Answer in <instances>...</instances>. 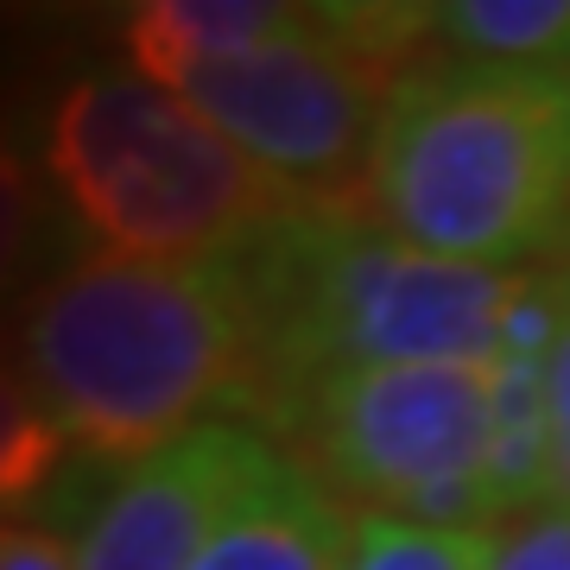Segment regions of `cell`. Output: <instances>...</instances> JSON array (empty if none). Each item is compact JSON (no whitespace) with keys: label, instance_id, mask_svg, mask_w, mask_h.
<instances>
[{"label":"cell","instance_id":"obj_1","mask_svg":"<svg viewBox=\"0 0 570 570\" xmlns=\"http://www.w3.org/2000/svg\"><path fill=\"white\" fill-rule=\"evenodd\" d=\"M7 355L70 456L127 469L204 425H247L254 311L223 261L77 254L45 273L7 324Z\"/></svg>","mask_w":570,"mask_h":570},{"label":"cell","instance_id":"obj_11","mask_svg":"<svg viewBox=\"0 0 570 570\" xmlns=\"http://www.w3.org/2000/svg\"><path fill=\"white\" fill-rule=\"evenodd\" d=\"M70 444L39 406V393L26 387L20 362L0 343V520H32L39 501L63 482Z\"/></svg>","mask_w":570,"mask_h":570},{"label":"cell","instance_id":"obj_3","mask_svg":"<svg viewBox=\"0 0 570 570\" xmlns=\"http://www.w3.org/2000/svg\"><path fill=\"white\" fill-rule=\"evenodd\" d=\"M362 204L438 261L527 273L570 254V77L425 51L393 82Z\"/></svg>","mask_w":570,"mask_h":570},{"label":"cell","instance_id":"obj_15","mask_svg":"<svg viewBox=\"0 0 570 570\" xmlns=\"http://www.w3.org/2000/svg\"><path fill=\"white\" fill-rule=\"evenodd\" d=\"M546 508H570V305L546 362Z\"/></svg>","mask_w":570,"mask_h":570},{"label":"cell","instance_id":"obj_6","mask_svg":"<svg viewBox=\"0 0 570 570\" xmlns=\"http://www.w3.org/2000/svg\"><path fill=\"white\" fill-rule=\"evenodd\" d=\"M261 438L348 513L501 532L489 489V367H343L292 393Z\"/></svg>","mask_w":570,"mask_h":570},{"label":"cell","instance_id":"obj_14","mask_svg":"<svg viewBox=\"0 0 570 570\" xmlns=\"http://www.w3.org/2000/svg\"><path fill=\"white\" fill-rule=\"evenodd\" d=\"M489 570H570V508L508 520L489 539Z\"/></svg>","mask_w":570,"mask_h":570},{"label":"cell","instance_id":"obj_13","mask_svg":"<svg viewBox=\"0 0 570 570\" xmlns=\"http://www.w3.org/2000/svg\"><path fill=\"white\" fill-rule=\"evenodd\" d=\"M489 539L494 532H431L355 513L348 570H489Z\"/></svg>","mask_w":570,"mask_h":570},{"label":"cell","instance_id":"obj_8","mask_svg":"<svg viewBox=\"0 0 570 570\" xmlns=\"http://www.w3.org/2000/svg\"><path fill=\"white\" fill-rule=\"evenodd\" d=\"M348 546L355 513L273 450L190 570H348Z\"/></svg>","mask_w":570,"mask_h":570},{"label":"cell","instance_id":"obj_2","mask_svg":"<svg viewBox=\"0 0 570 570\" xmlns=\"http://www.w3.org/2000/svg\"><path fill=\"white\" fill-rule=\"evenodd\" d=\"M235 273L254 311V431L298 387L343 367H489L520 285V273L400 242L367 204H292L235 247Z\"/></svg>","mask_w":570,"mask_h":570},{"label":"cell","instance_id":"obj_5","mask_svg":"<svg viewBox=\"0 0 570 570\" xmlns=\"http://www.w3.org/2000/svg\"><path fill=\"white\" fill-rule=\"evenodd\" d=\"M425 51V0H317L279 39L184 77L178 96L285 197L362 204L381 108Z\"/></svg>","mask_w":570,"mask_h":570},{"label":"cell","instance_id":"obj_12","mask_svg":"<svg viewBox=\"0 0 570 570\" xmlns=\"http://www.w3.org/2000/svg\"><path fill=\"white\" fill-rule=\"evenodd\" d=\"M45 254V178L20 153V140L0 127V311H20L26 279Z\"/></svg>","mask_w":570,"mask_h":570},{"label":"cell","instance_id":"obj_16","mask_svg":"<svg viewBox=\"0 0 570 570\" xmlns=\"http://www.w3.org/2000/svg\"><path fill=\"white\" fill-rule=\"evenodd\" d=\"M0 570H77L70 520H0Z\"/></svg>","mask_w":570,"mask_h":570},{"label":"cell","instance_id":"obj_4","mask_svg":"<svg viewBox=\"0 0 570 570\" xmlns=\"http://www.w3.org/2000/svg\"><path fill=\"white\" fill-rule=\"evenodd\" d=\"M39 171L82 247L127 261H223L298 204L178 89L108 63L51 89Z\"/></svg>","mask_w":570,"mask_h":570},{"label":"cell","instance_id":"obj_10","mask_svg":"<svg viewBox=\"0 0 570 570\" xmlns=\"http://www.w3.org/2000/svg\"><path fill=\"white\" fill-rule=\"evenodd\" d=\"M431 51L570 77V0H444L431 7Z\"/></svg>","mask_w":570,"mask_h":570},{"label":"cell","instance_id":"obj_7","mask_svg":"<svg viewBox=\"0 0 570 570\" xmlns=\"http://www.w3.org/2000/svg\"><path fill=\"white\" fill-rule=\"evenodd\" d=\"M273 450L279 444L254 425L223 419L115 469L77 513H63L77 532V570H190Z\"/></svg>","mask_w":570,"mask_h":570},{"label":"cell","instance_id":"obj_9","mask_svg":"<svg viewBox=\"0 0 570 570\" xmlns=\"http://www.w3.org/2000/svg\"><path fill=\"white\" fill-rule=\"evenodd\" d=\"M298 20L292 0H140L121 13V51L127 70L178 89L209 63H228L254 45L279 39Z\"/></svg>","mask_w":570,"mask_h":570}]
</instances>
